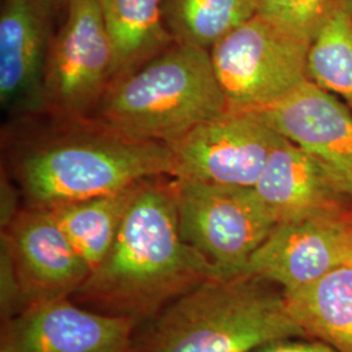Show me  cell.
<instances>
[{
  "label": "cell",
  "mask_w": 352,
  "mask_h": 352,
  "mask_svg": "<svg viewBox=\"0 0 352 352\" xmlns=\"http://www.w3.org/2000/svg\"><path fill=\"white\" fill-rule=\"evenodd\" d=\"M173 183L183 239L225 276L243 273L277 226L257 192L183 177Z\"/></svg>",
  "instance_id": "obj_7"
},
{
  "label": "cell",
  "mask_w": 352,
  "mask_h": 352,
  "mask_svg": "<svg viewBox=\"0 0 352 352\" xmlns=\"http://www.w3.org/2000/svg\"><path fill=\"white\" fill-rule=\"evenodd\" d=\"M282 140L260 113L227 110L168 144L174 177L254 188Z\"/></svg>",
  "instance_id": "obj_8"
},
{
  "label": "cell",
  "mask_w": 352,
  "mask_h": 352,
  "mask_svg": "<svg viewBox=\"0 0 352 352\" xmlns=\"http://www.w3.org/2000/svg\"><path fill=\"white\" fill-rule=\"evenodd\" d=\"M113 43V80L138 69L175 43L164 17V0H98Z\"/></svg>",
  "instance_id": "obj_16"
},
{
  "label": "cell",
  "mask_w": 352,
  "mask_h": 352,
  "mask_svg": "<svg viewBox=\"0 0 352 352\" xmlns=\"http://www.w3.org/2000/svg\"><path fill=\"white\" fill-rule=\"evenodd\" d=\"M47 0H3L0 11V101L34 109L45 103L49 55Z\"/></svg>",
  "instance_id": "obj_13"
},
{
  "label": "cell",
  "mask_w": 352,
  "mask_h": 352,
  "mask_svg": "<svg viewBox=\"0 0 352 352\" xmlns=\"http://www.w3.org/2000/svg\"><path fill=\"white\" fill-rule=\"evenodd\" d=\"M287 311L307 338L337 352H352V265L343 264L324 277L283 291Z\"/></svg>",
  "instance_id": "obj_15"
},
{
  "label": "cell",
  "mask_w": 352,
  "mask_h": 352,
  "mask_svg": "<svg viewBox=\"0 0 352 352\" xmlns=\"http://www.w3.org/2000/svg\"><path fill=\"white\" fill-rule=\"evenodd\" d=\"M309 45L257 13L215 43L210 58L228 110L261 111L300 88Z\"/></svg>",
  "instance_id": "obj_5"
},
{
  "label": "cell",
  "mask_w": 352,
  "mask_h": 352,
  "mask_svg": "<svg viewBox=\"0 0 352 352\" xmlns=\"http://www.w3.org/2000/svg\"><path fill=\"white\" fill-rule=\"evenodd\" d=\"M253 14L254 0H164V23L174 42L204 50Z\"/></svg>",
  "instance_id": "obj_18"
},
{
  "label": "cell",
  "mask_w": 352,
  "mask_h": 352,
  "mask_svg": "<svg viewBox=\"0 0 352 352\" xmlns=\"http://www.w3.org/2000/svg\"><path fill=\"white\" fill-rule=\"evenodd\" d=\"M90 274L50 210L30 205L1 238V309L7 320L26 307L71 298Z\"/></svg>",
  "instance_id": "obj_6"
},
{
  "label": "cell",
  "mask_w": 352,
  "mask_h": 352,
  "mask_svg": "<svg viewBox=\"0 0 352 352\" xmlns=\"http://www.w3.org/2000/svg\"><path fill=\"white\" fill-rule=\"evenodd\" d=\"M227 110L210 51L176 42L115 80L98 104L115 135L167 145Z\"/></svg>",
  "instance_id": "obj_3"
},
{
  "label": "cell",
  "mask_w": 352,
  "mask_h": 352,
  "mask_svg": "<svg viewBox=\"0 0 352 352\" xmlns=\"http://www.w3.org/2000/svg\"><path fill=\"white\" fill-rule=\"evenodd\" d=\"M338 0H254L256 13L295 37L311 42Z\"/></svg>",
  "instance_id": "obj_20"
},
{
  "label": "cell",
  "mask_w": 352,
  "mask_h": 352,
  "mask_svg": "<svg viewBox=\"0 0 352 352\" xmlns=\"http://www.w3.org/2000/svg\"><path fill=\"white\" fill-rule=\"evenodd\" d=\"M254 190L277 225L352 204L324 164L285 138L272 153Z\"/></svg>",
  "instance_id": "obj_14"
},
{
  "label": "cell",
  "mask_w": 352,
  "mask_h": 352,
  "mask_svg": "<svg viewBox=\"0 0 352 352\" xmlns=\"http://www.w3.org/2000/svg\"><path fill=\"white\" fill-rule=\"evenodd\" d=\"M0 352H11V351H7V350H1Z\"/></svg>",
  "instance_id": "obj_23"
},
{
  "label": "cell",
  "mask_w": 352,
  "mask_h": 352,
  "mask_svg": "<svg viewBox=\"0 0 352 352\" xmlns=\"http://www.w3.org/2000/svg\"><path fill=\"white\" fill-rule=\"evenodd\" d=\"M138 324L60 298L26 307L3 321L1 350L11 352H131Z\"/></svg>",
  "instance_id": "obj_11"
},
{
  "label": "cell",
  "mask_w": 352,
  "mask_h": 352,
  "mask_svg": "<svg viewBox=\"0 0 352 352\" xmlns=\"http://www.w3.org/2000/svg\"><path fill=\"white\" fill-rule=\"evenodd\" d=\"M307 338L283 289L250 273L212 278L136 327L131 352H253Z\"/></svg>",
  "instance_id": "obj_2"
},
{
  "label": "cell",
  "mask_w": 352,
  "mask_h": 352,
  "mask_svg": "<svg viewBox=\"0 0 352 352\" xmlns=\"http://www.w3.org/2000/svg\"><path fill=\"white\" fill-rule=\"evenodd\" d=\"M139 186L113 195L47 206L90 273L111 250Z\"/></svg>",
  "instance_id": "obj_17"
},
{
  "label": "cell",
  "mask_w": 352,
  "mask_h": 352,
  "mask_svg": "<svg viewBox=\"0 0 352 352\" xmlns=\"http://www.w3.org/2000/svg\"><path fill=\"white\" fill-rule=\"evenodd\" d=\"M347 264L352 265V240L351 244H350V251H349V257H347Z\"/></svg>",
  "instance_id": "obj_22"
},
{
  "label": "cell",
  "mask_w": 352,
  "mask_h": 352,
  "mask_svg": "<svg viewBox=\"0 0 352 352\" xmlns=\"http://www.w3.org/2000/svg\"><path fill=\"white\" fill-rule=\"evenodd\" d=\"M308 77L352 111V0H338L311 41Z\"/></svg>",
  "instance_id": "obj_19"
},
{
  "label": "cell",
  "mask_w": 352,
  "mask_h": 352,
  "mask_svg": "<svg viewBox=\"0 0 352 352\" xmlns=\"http://www.w3.org/2000/svg\"><path fill=\"white\" fill-rule=\"evenodd\" d=\"M225 276L182 236L174 183H140L102 264L71 296L139 327L189 289Z\"/></svg>",
  "instance_id": "obj_1"
},
{
  "label": "cell",
  "mask_w": 352,
  "mask_h": 352,
  "mask_svg": "<svg viewBox=\"0 0 352 352\" xmlns=\"http://www.w3.org/2000/svg\"><path fill=\"white\" fill-rule=\"evenodd\" d=\"M67 4V19L47 55L43 93L56 111L80 116L100 104L113 78V43L98 0Z\"/></svg>",
  "instance_id": "obj_9"
},
{
  "label": "cell",
  "mask_w": 352,
  "mask_h": 352,
  "mask_svg": "<svg viewBox=\"0 0 352 352\" xmlns=\"http://www.w3.org/2000/svg\"><path fill=\"white\" fill-rule=\"evenodd\" d=\"M352 240V206L278 223L243 273L298 289L347 264Z\"/></svg>",
  "instance_id": "obj_10"
},
{
  "label": "cell",
  "mask_w": 352,
  "mask_h": 352,
  "mask_svg": "<svg viewBox=\"0 0 352 352\" xmlns=\"http://www.w3.org/2000/svg\"><path fill=\"white\" fill-rule=\"evenodd\" d=\"M253 352H337L320 340L311 338H287L277 340Z\"/></svg>",
  "instance_id": "obj_21"
},
{
  "label": "cell",
  "mask_w": 352,
  "mask_h": 352,
  "mask_svg": "<svg viewBox=\"0 0 352 352\" xmlns=\"http://www.w3.org/2000/svg\"><path fill=\"white\" fill-rule=\"evenodd\" d=\"M254 113L324 164L352 200V111L343 102L308 80L282 101Z\"/></svg>",
  "instance_id": "obj_12"
},
{
  "label": "cell",
  "mask_w": 352,
  "mask_h": 352,
  "mask_svg": "<svg viewBox=\"0 0 352 352\" xmlns=\"http://www.w3.org/2000/svg\"><path fill=\"white\" fill-rule=\"evenodd\" d=\"M171 148L157 141L115 139L56 144L30 154L20 180L33 206L113 195L145 180L175 175Z\"/></svg>",
  "instance_id": "obj_4"
}]
</instances>
